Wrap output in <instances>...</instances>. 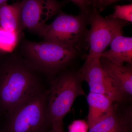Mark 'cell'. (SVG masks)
Listing matches in <instances>:
<instances>
[{
	"instance_id": "8",
	"label": "cell",
	"mask_w": 132,
	"mask_h": 132,
	"mask_svg": "<svg viewBox=\"0 0 132 132\" xmlns=\"http://www.w3.org/2000/svg\"><path fill=\"white\" fill-rule=\"evenodd\" d=\"M61 3L57 0H22L20 15L22 30L38 32L46 22L59 12Z\"/></svg>"
},
{
	"instance_id": "12",
	"label": "cell",
	"mask_w": 132,
	"mask_h": 132,
	"mask_svg": "<svg viewBox=\"0 0 132 132\" xmlns=\"http://www.w3.org/2000/svg\"><path fill=\"white\" fill-rule=\"evenodd\" d=\"M110 49L104 51L100 57L108 59L118 65L125 62H132V38L120 35L114 38L111 42Z\"/></svg>"
},
{
	"instance_id": "22",
	"label": "cell",
	"mask_w": 132,
	"mask_h": 132,
	"mask_svg": "<svg viewBox=\"0 0 132 132\" xmlns=\"http://www.w3.org/2000/svg\"><path fill=\"white\" fill-rule=\"evenodd\" d=\"M5 53H3V52H1V51H0V56H1V55H2L3 54Z\"/></svg>"
},
{
	"instance_id": "10",
	"label": "cell",
	"mask_w": 132,
	"mask_h": 132,
	"mask_svg": "<svg viewBox=\"0 0 132 132\" xmlns=\"http://www.w3.org/2000/svg\"><path fill=\"white\" fill-rule=\"evenodd\" d=\"M100 61L104 71L118 90L126 97L131 96V68L116 64L104 57H100Z\"/></svg>"
},
{
	"instance_id": "7",
	"label": "cell",
	"mask_w": 132,
	"mask_h": 132,
	"mask_svg": "<svg viewBox=\"0 0 132 132\" xmlns=\"http://www.w3.org/2000/svg\"><path fill=\"white\" fill-rule=\"evenodd\" d=\"M98 57H87L78 74L81 80L89 86L90 92L105 95L114 102H120L126 97L116 87L104 71Z\"/></svg>"
},
{
	"instance_id": "9",
	"label": "cell",
	"mask_w": 132,
	"mask_h": 132,
	"mask_svg": "<svg viewBox=\"0 0 132 132\" xmlns=\"http://www.w3.org/2000/svg\"><path fill=\"white\" fill-rule=\"evenodd\" d=\"M132 128L131 112H121L114 104L111 113L88 128V132H131Z\"/></svg>"
},
{
	"instance_id": "6",
	"label": "cell",
	"mask_w": 132,
	"mask_h": 132,
	"mask_svg": "<svg viewBox=\"0 0 132 132\" xmlns=\"http://www.w3.org/2000/svg\"><path fill=\"white\" fill-rule=\"evenodd\" d=\"M93 7L87 15L90 30L87 33L86 39L89 45L87 57H98L110 45L114 38L122 35V29L128 22L118 19L102 16Z\"/></svg>"
},
{
	"instance_id": "5",
	"label": "cell",
	"mask_w": 132,
	"mask_h": 132,
	"mask_svg": "<svg viewBox=\"0 0 132 132\" xmlns=\"http://www.w3.org/2000/svg\"><path fill=\"white\" fill-rule=\"evenodd\" d=\"M87 20V14L73 15L61 12L51 24H45L37 34L45 41L76 49L86 34Z\"/></svg>"
},
{
	"instance_id": "18",
	"label": "cell",
	"mask_w": 132,
	"mask_h": 132,
	"mask_svg": "<svg viewBox=\"0 0 132 132\" xmlns=\"http://www.w3.org/2000/svg\"><path fill=\"white\" fill-rule=\"evenodd\" d=\"M120 0H97L93 5V7L100 13L109 5Z\"/></svg>"
},
{
	"instance_id": "4",
	"label": "cell",
	"mask_w": 132,
	"mask_h": 132,
	"mask_svg": "<svg viewBox=\"0 0 132 132\" xmlns=\"http://www.w3.org/2000/svg\"><path fill=\"white\" fill-rule=\"evenodd\" d=\"M78 73H66L52 83L48 90L47 109L52 127H62L63 120L78 97L85 95Z\"/></svg>"
},
{
	"instance_id": "16",
	"label": "cell",
	"mask_w": 132,
	"mask_h": 132,
	"mask_svg": "<svg viewBox=\"0 0 132 132\" xmlns=\"http://www.w3.org/2000/svg\"><path fill=\"white\" fill-rule=\"evenodd\" d=\"M87 123L85 120H78L74 121L68 128V132H88Z\"/></svg>"
},
{
	"instance_id": "3",
	"label": "cell",
	"mask_w": 132,
	"mask_h": 132,
	"mask_svg": "<svg viewBox=\"0 0 132 132\" xmlns=\"http://www.w3.org/2000/svg\"><path fill=\"white\" fill-rule=\"evenodd\" d=\"M24 59L35 71L52 74L65 67L75 57L77 50L71 47L50 42H26Z\"/></svg>"
},
{
	"instance_id": "20",
	"label": "cell",
	"mask_w": 132,
	"mask_h": 132,
	"mask_svg": "<svg viewBox=\"0 0 132 132\" xmlns=\"http://www.w3.org/2000/svg\"><path fill=\"white\" fill-rule=\"evenodd\" d=\"M8 0H0V5L7 3Z\"/></svg>"
},
{
	"instance_id": "13",
	"label": "cell",
	"mask_w": 132,
	"mask_h": 132,
	"mask_svg": "<svg viewBox=\"0 0 132 132\" xmlns=\"http://www.w3.org/2000/svg\"><path fill=\"white\" fill-rule=\"evenodd\" d=\"M0 27L20 34L22 29L20 21V2L12 5L6 3L0 5Z\"/></svg>"
},
{
	"instance_id": "19",
	"label": "cell",
	"mask_w": 132,
	"mask_h": 132,
	"mask_svg": "<svg viewBox=\"0 0 132 132\" xmlns=\"http://www.w3.org/2000/svg\"><path fill=\"white\" fill-rule=\"evenodd\" d=\"M45 132H64L62 127H52Z\"/></svg>"
},
{
	"instance_id": "17",
	"label": "cell",
	"mask_w": 132,
	"mask_h": 132,
	"mask_svg": "<svg viewBox=\"0 0 132 132\" xmlns=\"http://www.w3.org/2000/svg\"><path fill=\"white\" fill-rule=\"evenodd\" d=\"M79 8L82 13H88L92 8V3L91 0H69Z\"/></svg>"
},
{
	"instance_id": "1",
	"label": "cell",
	"mask_w": 132,
	"mask_h": 132,
	"mask_svg": "<svg viewBox=\"0 0 132 132\" xmlns=\"http://www.w3.org/2000/svg\"><path fill=\"white\" fill-rule=\"evenodd\" d=\"M5 54L0 56V113L7 114L42 89L35 70L24 59Z\"/></svg>"
},
{
	"instance_id": "2",
	"label": "cell",
	"mask_w": 132,
	"mask_h": 132,
	"mask_svg": "<svg viewBox=\"0 0 132 132\" xmlns=\"http://www.w3.org/2000/svg\"><path fill=\"white\" fill-rule=\"evenodd\" d=\"M48 94V91L39 90L7 114L5 132H45L51 128Z\"/></svg>"
},
{
	"instance_id": "15",
	"label": "cell",
	"mask_w": 132,
	"mask_h": 132,
	"mask_svg": "<svg viewBox=\"0 0 132 132\" xmlns=\"http://www.w3.org/2000/svg\"><path fill=\"white\" fill-rule=\"evenodd\" d=\"M114 11L108 17L113 19L132 22V4L124 5H116L114 6Z\"/></svg>"
},
{
	"instance_id": "21",
	"label": "cell",
	"mask_w": 132,
	"mask_h": 132,
	"mask_svg": "<svg viewBox=\"0 0 132 132\" xmlns=\"http://www.w3.org/2000/svg\"><path fill=\"white\" fill-rule=\"evenodd\" d=\"M97 1V0H91L92 3V6H93V5H94V3H95Z\"/></svg>"
},
{
	"instance_id": "14",
	"label": "cell",
	"mask_w": 132,
	"mask_h": 132,
	"mask_svg": "<svg viewBox=\"0 0 132 132\" xmlns=\"http://www.w3.org/2000/svg\"><path fill=\"white\" fill-rule=\"evenodd\" d=\"M20 35L0 27V51L5 53L12 52L18 43Z\"/></svg>"
},
{
	"instance_id": "11",
	"label": "cell",
	"mask_w": 132,
	"mask_h": 132,
	"mask_svg": "<svg viewBox=\"0 0 132 132\" xmlns=\"http://www.w3.org/2000/svg\"><path fill=\"white\" fill-rule=\"evenodd\" d=\"M87 100L89 107L87 121L88 128L111 113L116 102L105 95L90 92Z\"/></svg>"
}]
</instances>
